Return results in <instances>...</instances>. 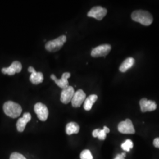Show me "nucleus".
<instances>
[{
    "instance_id": "0eeeda50",
    "label": "nucleus",
    "mask_w": 159,
    "mask_h": 159,
    "mask_svg": "<svg viewBox=\"0 0 159 159\" xmlns=\"http://www.w3.org/2000/svg\"><path fill=\"white\" fill-rule=\"evenodd\" d=\"M118 130L123 134H134L135 129L132 121L130 119H126L121 121L118 125Z\"/></svg>"
},
{
    "instance_id": "f257e3e1",
    "label": "nucleus",
    "mask_w": 159,
    "mask_h": 159,
    "mask_svg": "<svg viewBox=\"0 0 159 159\" xmlns=\"http://www.w3.org/2000/svg\"><path fill=\"white\" fill-rule=\"evenodd\" d=\"M131 18L133 21L140 23L145 26L151 25L153 21L152 14L150 12L144 10H136L133 12L131 14Z\"/></svg>"
},
{
    "instance_id": "b1692460",
    "label": "nucleus",
    "mask_w": 159,
    "mask_h": 159,
    "mask_svg": "<svg viewBox=\"0 0 159 159\" xmlns=\"http://www.w3.org/2000/svg\"><path fill=\"white\" fill-rule=\"evenodd\" d=\"M100 131V129H96L93 131V136L94 137H97L98 132Z\"/></svg>"
},
{
    "instance_id": "f3484780",
    "label": "nucleus",
    "mask_w": 159,
    "mask_h": 159,
    "mask_svg": "<svg viewBox=\"0 0 159 159\" xmlns=\"http://www.w3.org/2000/svg\"><path fill=\"white\" fill-rule=\"evenodd\" d=\"M80 131V126L75 122H70L66 125V131L67 134L71 135L73 134H77Z\"/></svg>"
},
{
    "instance_id": "ddd939ff",
    "label": "nucleus",
    "mask_w": 159,
    "mask_h": 159,
    "mask_svg": "<svg viewBox=\"0 0 159 159\" xmlns=\"http://www.w3.org/2000/svg\"><path fill=\"white\" fill-rule=\"evenodd\" d=\"M28 71L31 73L30 80L33 84L37 85L43 81L44 76L41 72H37L33 67H29Z\"/></svg>"
},
{
    "instance_id": "6e6552de",
    "label": "nucleus",
    "mask_w": 159,
    "mask_h": 159,
    "mask_svg": "<svg viewBox=\"0 0 159 159\" xmlns=\"http://www.w3.org/2000/svg\"><path fill=\"white\" fill-rule=\"evenodd\" d=\"M86 98V94L81 89L78 90L74 93V96L71 100V104L74 107H80L83 102H84Z\"/></svg>"
},
{
    "instance_id": "aec40b11",
    "label": "nucleus",
    "mask_w": 159,
    "mask_h": 159,
    "mask_svg": "<svg viewBox=\"0 0 159 159\" xmlns=\"http://www.w3.org/2000/svg\"><path fill=\"white\" fill-rule=\"evenodd\" d=\"M10 159H26V158L23 156V154L15 152L11 154Z\"/></svg>"
},
{
    "instance_id": "9b49d317",
    "label": "nucleus",
    "mask_w": 159,
    "mask_h": 159,
    "mask_svg": "<svg viewBox=\"0 0 159 159\" xmlns=\"http://www.w3.org/2000/svg\"><path fill=\"white\" fill-rule=\"evenodd\" d=\"M139 103L141 111L143 113L147 111H153L157 108V104L156 102L152 100H148L146 98H142Z\"/></svg>"
},
{
    "instance_id": "7ed1b4c3",
    "label": "nucleus",
    "mask_w": 159,
    "mask_h": 159,
    "mask_svg": "<svg viewBox=\"0 0 159 159\" xmlns=\"http://www.w3.org/2000/svg\"><path fill=\"white\" fill-rule=\"evenodd\" d=\"M67 37L63 35L54 40L47 42L46 44V48L47 51L50 52H56L60 50L66 42Z\"/></svg>"
},
{
    "instance_id": "6ab92c4d",
    "label": "nucleus",
    "mask_w": 159,
    "mask_h": 159,
    "mask_svg": "<svg viewBox=\"0 0 159 159\" xmlns=\"http://www.w3.org/2000/svg\"><path fill=\"white\" fill-rule=\"evenodd\" d=\"M81 159H93L91 152L89 150H84L80 154Z\"/></svg>"
},
{
    "instance_id": "1a4fd4ad",
    "label": "nucleus",
    "mask_w": 159,
    "mask_h": 159,
    "mask_svg": "<svg viewBox=\"0 0 159 159\" xmlns=\"http://www.w3.org/2000/svg\"><path fill=\"white\" fill-rule=\"evenodd\" d=\"M22 70V65L20 62L15 61L12 63L10 67L7 68H2V72L4 74H8L9 75H14L16 73H18Z\"/></svg>"
},
{
    "instance_id": "f03ea898",
    "label": "nucleus",
    "mask_w": 159,
    "mask_h": 159,
    "mask_svg": "<svg viewBox=\"0 0 159 159\" xmlns=\"http://www.w3.org/2000/svg\"><path fill=\"white\" fill-rule=\"evenodd\" d=\"M3 110L7 116L13 119L19 117L23 110L20 104L12 101L5 102L3 106Z\"/></svg>"
},
{
    "instance_id": "4be33fe9",
    "label": "nucleus",
    "mask_w": 159,
    "mask_h": 159,
    "mask_svg": "<svg viewBox=\"0 0 159 159\" xmlns=\"http://www.w3.org/2000/svg\"><path fill=\"white\" fill-rule=\"evenodd\" d=\"M125 156H126L125 153H122L117 154L114 159H125Z\"/></svg>"
},
{
    "instance_id": "5701e85b",
    "label": "nucleus",
    "mask_w": 159,
    "mask_h": 159,
    "mask_svg": "<svg viewBox=\"0 0 159 159\" xmlns=\"http://www.w3.org/2000/svg\"><path fill=\"white\" fill-rule=\"evenodd\" d=\"M153 145L155 148H159V137L154 139L153 140Z\"/></svg>"
},
{
    "instance_id": "2eb2a0df",
    "label": "nucleus",
    "mask_w": 159,
    "mask_h": 159,
    "mask_svg": "<svg viewBox=\"0 0 159 159\" xmlns=\"http://www.w3.org/2000/svg\"><path fill=\"white\" fill-rule=\"evenodd\" d=\"M135 63V60L133 57H129L122 63L120 66L119 70L121 73H125L131 68Z\"/></svg>"
},
{
    "instance_id": "393cba45",
    "label": "nucleus",
    "mask_w": 159,
    "mask_h": 159,
    "mask_svg": "<svg viewBox=\"0 0 159 159\" xmlns=\"http://www.w3.org/2000/svg\"><path fill=\"white\" fill-rule=\"evenodd\" d=\"M103 130L106 132V134H107V133H108L110 132V129H108L107 127H106V126H104V127H103Z\"/></svg>"
},
{
    "instance_id": "a211bd4d",
    "label": "nucleus",
    "mask_w": 159,
    "mask_h": 159,
    "mask_svg": "<svg viewBox=\"0 0 159 159\" xmlns=\"http://www.w3.org/2000/svg\"><path fill=\"white\" fill-rule=\"evenodd\" d=\"M121 147L123 150L129 152H130L131 149L133 148V143L130 139H127L125 142L121 144Z\"/></svg>"
},
{
    "instance_id": "4468645a",
    "label": "nucleus",
    "mask_w": 159,
    "mask_h": 159,
    "mask_svg": "<svg viewBox=\"0 0 159 159\" xmlns=\"http://www.w3.org/2000/svg\"><path fill=\"white\" fill-rule=\"evenodd\" d=\"M31 119V116L30 113H25L23 114V117L18 120L17 121V130L19 132H23L27 124Z\"/></svg>"
},
{
    "instance_id": "f8f14e48",
    "label": "nucleus",
    "mask_w": 159,
    "mask_h": 159,
    "mask_svg": "<svg viewBox=\"0 0 159 159\" xmlns=\"http://www.w3.org/2000/svg\"><path fill=\"white\" fill-rule=\"evenodd\" d=\"M71 76V74L68 72L64 73L61 78L60 79H58L56 76L54 74H51V79L54 81L55 83L57 84L59 87L61 89H65L68 86V79Z\"/></svg>"
},
{
    "instance_id": "20e7f679",
    "label": "nucleus",
    "mask_w": 159,
    "mask_h": 159,
    "mask_svg": "<svg viewBox=\"0 0 159 159\" xmlns=\"http://www.w3.org/2000/svg\"><path fill=\"white\" fill-rule=\"evenodd\" d=\"M34 111L41 121H45L48 119V110L45 104L41 102L36 103L34 106Z\"/></svg>"
},
{
    "instance_id": "9d476101",
    "label": "nucleus",
    "mask_w": 159,
    "mask_h": 159,
    "mask_svg": "<svg viewBox=\"0 0 159 159\" xmlns=\"http://www.w3.org/2000/svg\"><path fill=\"white\" fill-rule=\"evenodd\" d=\"M74 88L72 86H69L63 89L61 94L60 100L61 102L64 104H68L71 102L73 97L74 96Z\"/></svg>"
},
{
    "instance_id": "dca6fc26",
    "label": "nucleus",
    "mask_w": 159,
    "mask_h": 159,
    "mask_svg": "<svg viewBox=\"0 0 159 159\" xmlns=\"http://www.w3.org/2000/svg\"><path fill=\"white\" fill-rule=\"evenodd\" d=\"M98 96L96 94H92L85 98L84 102V108L86 111H90L93 104L96 102Z\"/></svg>"
},
{
    "instance_id": "423d86ee",
    "label": "nucleus",
    "mask_w": 159,
    "mask_h": 159,
    "mask_svg": "<svg viewBox=\"0 0 159 159\" xmlns=\"http://www.w3.org/2000/svg\"><path fill=\"white\" fill-rule=\"evenodd\" d=\"M111 47L109 44H102L97 46L92 50L91 55L93 57H104L106 56L111 51Z\"/></svg>"
},
{
    "instance_id": "412c9836",
    "label": "nucleus",
    "mask_w": 159,
    "mask_h": 159,
    "mask_svg": "<svg viewBox=\"0 0 159 159\" xmlns=\"http://www.w3.org/2000/svg\"><path fill=\"white\" fill-rule=\"evenodd\" d=\"M106 134H107L106 133V132L104 131L103 129H102V130H100V131H99V132H98L97 137H98V139L99 140H105V139L106 138Z\"/></svg>"
},
{
    "instance_id": "39448f33",
    "label": "nucleus",
    "mask_w": 159,
    "mask_h": 159,
    "mask_svg": "<svg viewBox=\"0 0 159 159\" xmlns=\"http://www.w3.org/2000/svg\"><path fill=\"white\" fill-rule=\"evenodd\" d=\"M107 10L100 6L94 7L91 8L87 14V16L94 18L97 20H102L106 16Z\"/></svg>"
}]
</instances>
